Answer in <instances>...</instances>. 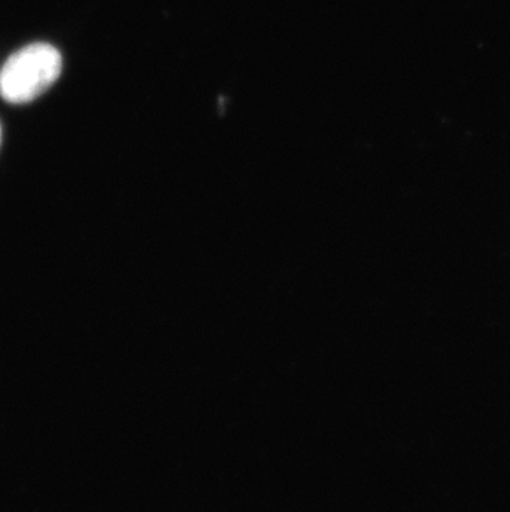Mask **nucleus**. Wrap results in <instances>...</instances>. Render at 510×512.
<instances>
[{
    "mask_svg": "<svg viewBox=\"0 0 510 512\" xmlns=\"http://www.w3.org/2000/svg\"><path fill=\"white\" fill-rule=\"evenodd\" d=\"M0 141H2V126H0Z\"/></svg>",
    "mask_w": 510,
    "mask_h": 512,
    "instance_id": "nucleus-2",
    "label": "nucleus"
},
{
    "mask_svg": "<svg viewBox=\"0 0 510 512\" xmlns=\"http://www.w3.org/2000/svg\"><path fill=\"white\" fill-rule=\"evenodd\" d=\"M62 73V55L53 45L30 44L10 55L0 70V97L12 105L34 102Z\"/></svg>",
    "mask_w": 510,
    "mask_h": 512,
    "instance_id": "nucleus-1",
    "label": "nucleus"
}]
</instances>
